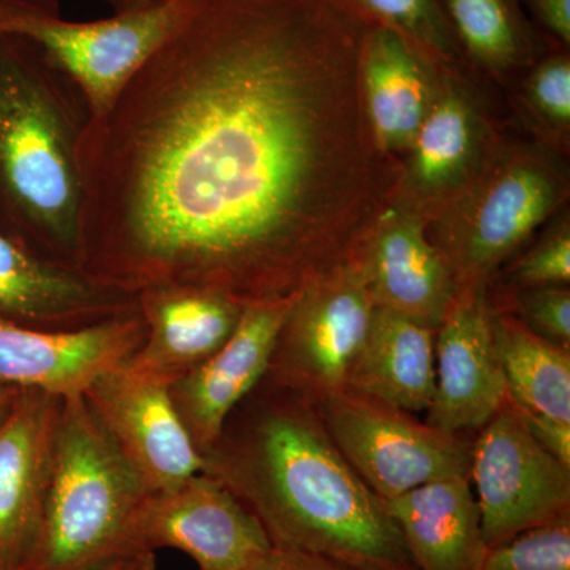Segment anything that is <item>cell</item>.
I'll return each instance as SVG.
<instances>
[{
    "label": "cell",
    "instance_id": "cell-20",
    "mask_svg": "<svg viewBox=\"0 0 570 570\" xmlns=\"http://www.w3.org/2000/svg\"><path fill=\"white\" fill-rule=\"evenodd\" d=\"M436 66L395 29L371 22L360 77L371 134L387 156L411 148L436 99Z\"/></svg>",
    "mask_w": 570,
    "mask_h": 570
},
{
    "label": "cell",
    "instance_id": "cell-23",
    "mask_svg": "<svg viewBox=\"0 0 570 570\" xmlns=\"http://www.w3.org/2000/svg\"><path fill=\"white\" fill-rule=\"evenodd\" d=\"M493 306L494 346L513 406L531 417L570 425V348L535 335Z\"/></svg>",
    "mask_w": 570,
    "mask_h": 570
},
{
    "label": "cell",
    "instance_id": "cell-1",
    "mask_svg": "<svg viewBox=\"0 0 570 570\" xmlns=\"http://www.w3.org/2000/svg\"><path fill=\"white\" fill-rule=\"evenodd\" d=\"M355 0H197L81 141L86 275L281 302L395 198L363 102Z\"/></svg>",
    "mask_w": 570,
    "mask_h": 570
},
{
    "label": "cell",
    "instance_id": "cell-19",
    "mask_svg": "<svg viewBox=\"0 0 570 570\" xmlns=\"http://www.w3.org/2000/svg\"><path fill=\"white\" fill-rule=\"evenodd\" d=\"M420 126L401 178L396 204L412 212L442 209L474 181L485 159L487 129L471 97L444 77ZM423 217V216H422Z\"/></svg>",
    "mask_w": 570,
    "mask_h": 570
},
{
    "label": "cell",
    "instance_id": "cell-9",
    "mask_svg": "<svg viewBox=\"0 0 570 570\" xmlns=\"http://www.w3.org/2000/svg\"><path fill=\"white\" fill-rule=\"evenodd\" d=\"M469 480L487 547L570 519V468L539 444L510 400L472 442Z\"/></svg>",
    "mask_w": 570,
    "mask_h": 570
},
{
    "label": "cell",
    "instance_id": "cell-22",
    "mask_svg": "<svg viewBox=\"0 0 570 570\" xmlns=\"http://www.w3.org/2000/svg\"><path fill=\"white\" fill-rule=\"evenodd\" d=\"M434 340L431 326L376 306L346 389L414 415L426 412L434 396Z\"/></svg>",
    "mask_w": 570,
    "mask_h": 570
},
{
    "label": "cell",
    "instance_id": "cell-27",
    "mask_svg": "<svg viewBox=\"0 0 570 570\" xmlns=\"http://www.w3.org/2000/svg\"><path fill=\"white\" fill-rule=\"evenodd\" d=\"M515 317L551 343L570 348V292L568 285L520 287Z\"/></svg>",
    "mask_w": 570,
    "mask_h": 570
},
{
    "label": "cell",
    "instance_id": "cell-31",
    "mask_svg": "<svg viewBox=\"0 0 570 570\" xmlns=\"http://www.w3.org/2000/svg\"><path fill=\"white\" fill-rule=\"evenodd\" d=\"M549 36L562 47L570 43V0H524Z\"/></svg>",
    "mask_w": 570,
    "mask_h": 570
},
{
    "label": "cell",
    "instance_id": "cell-25",
    "mask_svg": "<svg viewBox=\"0 0 570 570\" xmlns=\"http://www.w3.org/2000/svg\"><path fill=\"white\" fill-rule=\"evenodd\" d=\"M371 20L395 29L439 66H449L460 47L439 0H355Z\"/></svg>",
    "mask_w": 570,
    "mask_h": 570
},
{
    "label": "cell",
    "instance_id": "cell-2",
    "mask_svg": "<svg viewBox=\"0 0 570 570\" xmlns=\"http://www.w3.org/2000/svg\"><path fill=\"white\" fill-rule=\"evenodd\" d=\"M276 549L358 570L415 569L385 502L356 474L317 403L268 376L225 419L204 455Z\"/></svg>",
    "mask_w": 570,
    "mask_h": 570
},
{
    "label": "cell",
    "instance_id": "cell-33",
    "mask_svg": "<svg viewBox=\"0 0 570 570\" xmlns=\"http://www.w3.org/2000/svg\"><path fill=\"white\" fill-rule=\"evenodd\" d=\"M102 2L111 7L115 13H130V11L148 9L163 0H102Z\"/></svg>",
    "mask_w": 570,
    "mask_h": 570
},
{
    "label": "cell",
    "instance_id": "cell-17",
    "mask_svg": "<svg viewBox=\"0 0 570 570\" xmlns=\"http://www.w3.org/2000/svg\"><path fill=\"white\" fill-rule=\"evenodd\" d=\"M62 397L20 390L0 423V570H20L50 479Z\"/></svg>",
    "mask_w": 570,
    "mask_h": 570
},
{
    "label": "cell",
    "instance_id": "cell-24",
    "mask_svg": "<svg viewBox=\"0 0 570 570\" xmlns=\"http://www.w3.org/2000/svg\"><path fill=\"white\" fill-rule=\"evenodd\" d=\"M453 37L472 61L487 70L510 71L531 61L540 50L538 33L520 0H439Z\"/></svg>",
    "mask_w": 570,
    "mask_h": 570
},
{
    "label": "cell",
    "instance_id": "cell-14",
    "mask_svg": "<svg viewBox=\"0 0 570 570\" xmlns=\"http://www.w3.org/2000/svg\"><path fill=\"white\" fill-rule=\"evenodd\" d=\"M295 296L245 306L227 343L168 385L171 403L202 456L219 436L228 414L265 377Z\"/></svg>",
    "mask_w": 570,
    "mask_h": 570
},
{
    "label": "cell",
    "instance_id": "cell-32",
    "mask_svg": "<svg viewBox=\"0 0 570 570\" xmlns=\"http://www.w3.org/2000/svg\"><path fill=\"white\" fill-rule=\"evenodd\" d=\"M154 551H127L89 570H156Z\"/></svg>",
    "mask_w": 570,
    "mask_h": 570
},
{
    "label": "cell",
    "instance_id": "cell-28",
    "mask_svg": "<svg viewBox=\"0 0 570 570\" xmlns=\"http://www.w3.org/2000/svg\"><path fill=\"white\" fill-rule=\"evenodd\" d=\"M528 100L543 121L568 129L570 124V59L557 52L535 63L527 81Z\"/></svg>",
    "mask_w": 570,
    "mask_h": 570
},
{
    "label": "cell",
    "instance_id": "cell-16",
    "mask_svg": "<svg viewBox=\"0 0 570 570\" xmlns=\"http://www.w3.org/2000/svg\"><path fill=\"white\" fill-rule=\"evenodd\" d=\"M376 306L438 330L459 285L426 235L425 217L392 202L358 246Z\"/></svg>",
    "mask_w": 570,
    "mask_h": 570
},
{
    "label": "cell",
    "instance_id": "cell-15",
    "mask_svg": "<svg viewBox=\"0 0 570 570\" xmlns=\"http://www.w3.org/2000/svg\"><path fill=\"white\" fill-rule=\"evenodd\" d=\"M134 313H140L138 295L48 261L0 227V318L33 328L73 330Z\"/></svg>",
    "mask_w": 570,
    "mask_h": 570
},
{
    "label": "cell",
    "instance_id": "cell-21",
    "mask_svg": "<svg viewBox=\"0 0 570 570\" xmlns=\"http://www.w3.org/2000/svg\"><path fill=\"white\" fill-rule=\"evenodd\" d=\"M384 502L415 570H479L487 543L469 478L434 480Z\"/></svg>",
    "mask_w": 570,
    "mask_h": 570
},
{
    "label": "cell",
    "instance_id": "cell-4",
    "mask_svg": "<svg viewBox=\"0 0 570 570\" xmlns=\"http://www.w3.org/2000/svg\"><path fill=\"white\" fill-rule=\"evenodd\" d=\"M148 493L85 396L63 397L39 524L20 570H89L127 553V527Z\"/></svg>",
    "mask_w": 570,
    "mask_h": 570
},
{
    "label": "cell",
    "instance_id": "cell-12",
    "mask_svg": "<svg viewBox=\"0 0 570 570\" xmlns=\"http://www.w3.org/2000/svg\"><path fill=\"white\" fill-rule=\"evenodd\" d=\"M82 396L149 493L175 489L204 472V456L164 382L121 366L96 379Z\"/></svg>",
    "mask_w": 570,
    "mask_h": 570
},
{
    "label": "cell",
    "instance_id": "cell-5",
    "mask_svg": "<svg viewBox=\"0 0 570 570\" xmlns=\"http://www.w3.org/2000/svg\"><path fill=\"white\" fill-rule=\"evenodd\" d=\"M566 190L564 176L539 154L510 151L483 165L439 213L430 238L456 285H489L499 265L561 205Z\"/></svg>",
    "mask_w": 570,
    "mask_h": 570
},
{
    "label": "cell",
    "instance_id": "cell-11",
    "mask_svg": "<svg viewBox=\"0 0 570 570\" xmlns=\"http://www.w3.org/2000/svg\"><path fill=\"white\" fill-rule=\"evenodd\" d=\"M508 400L489 285H463L436 330L434 396L425 422L448 433L478 431Z\"/></svg>",
    "mask_w": 570,
    "mask_h": 570
},
{
    "label": "cell",
    "instance_id": "cell-26",
    "mask_svg": "<svg viewBox=\"0 0 570 570\" xmlns=\"http://www.w3.org/2000/svg\"><path fill=\"white\" fill-rule=\"evenodd\" d=\"M479 570H570V519L487 547Z\"/></svg>",
    "mask_w": 570,
    "mask_h": 570
},
{
    "label": "cell",
    "instance_id": "cell-34",
    "mask_svg": "<svg viewBox=\"0 0 570 570\" xmlns=\"http://www.w3.org/2000/svg\"><path fill=\"white\" fill-rule=\"evenodd\" d=\"M18 392H20V390L3 387V385H0V423H2L3 419L9 414L11 404H13Z\"/></svg>",
    "mask_w": 570,
    "mask_h": 570
},
{
    "label": "cell",
    "instance_id": "cell-6",
    "mask_svg": "<svg viewBox=\"0 0 570 570\" xmlns=\"http://www.w3.org/2000/svg\"><path fill=\"white\" fill-rule=\"evenodd\" d=\"M197 0H163L94 21L63 18L59 0H0V33L31 41L80 86L92 118L178 28Z\"/></svg>",
    "mask_w": 570,
    "mask_h": 570
},
{
    "label": "cell",
    "instance_id": "cell-13",
    "mask_svg": "<svg viewBox=\"0 0 570 570\" xmlns=\"http://www.w3.org/2000/svg\"><path fill=\"white\" fill-rule=\"evenodd\" d=\"M146 337L140 313L73 330L33 328L0 318V385L80 396L126 365Z\"/></svg>",
    "mask_w": 570,
    "mask_h": 570
},
{
    "label": "cell",
    "instance_id": "cell-8",
    "mask_svg": "<svg viewBox=\"0 0 570 570\" xmlns=\"http://www.w3.org/2000/svg\"><path fill=\"white\" fill-rule=\"evenodd\" d=\"M374 309L376 302L356 247L346 261L296 294L266 376L314 401L346 390Z\"/></svg>",
    "mask_w": 570,
    "mask_h": 570
},
{
    "label": "cell",
    "instance_id": "cell-3",
    "mask_svg": "<svg viewBox=\"0 0 570 570\" xmlns=\"http://www.w3.org/2000/svg\"><path fill=\"white\" fill-rule=\"evenodd\" d=\"M91 119L69 75L31 41L0 33V227L71 268L81 262L80 149Z\"/></svg>",
    "mask_w": 570,
    "mask_h": 570
},
{
    "label": "cell",
    "instance_id": "cell-29",
    "mask_svg": "<svg viewBox=\"0 0 570 570\" xmlns=\"http://www.w3.org/2000/svg\"><path fill=\"white\" fill-rule=\"evenodd\" d=\"M510 281L519 287L569 285L570 230L569 224L558 225L530 253L519 258L510 269Z\"/></svg>",
    "mask_w": 570,
    "mask_h": 570
},
{
    "label": "cell",
    "instance_id": "cell-18",
    "mask_svg": "<svg viewBox=\"0 0 570 570\" xmlns=\"http://www.w3.org/2000/svg\"><path fill=\"white\" fill-rule=\"evenodd\" d=\"M146 337L122 365L170 385L227 343L245 305L209 288L165 284L138 294Z\"/></svg>",
    "mask_w": 570,
    "mask_h": 570
},
{
    "label": "cell",
    "instance_id": "cell-35",
    "mask_svg": "<svg viewBox=\"0 0 570 570\" xmlns=\"http://www.w3.org/2000/svg\"><path fill=\"white\" fill-rule=\"evenodd\" d=\"M389 570H415V569H389Z\"/></svg>",
    "mask_w": 570,
    "mask_h": 570
},
{
    "label": "cell",
    "instance_id": "cell-10",
    "mask_svg": "<svg viewBox=\"0 0 570 570\" xmlns=\"http://www.w3.org/2000/svg\"><path fill=\"white\" fill-rule=\"evenodd\" d=\"M126 546L183 551L200 570H245L275 549L261 521L206 472L146 494L127 527Z\"/></svg>",
    "mask_w": 570,
    "mask_h": 570
},
{
    "label": "cell",
    "instance_id": "cell-30",
    "mask_svg": "<svg viewBox=\"0 0 570 570\" xmlns=\"http://www.w3.org/2000/svg\"><path fill=\"white\" fill-rule=\"evenodd\" d=\"M245 570H358L343 562L326 560L314 554L299 553V551L273 549Z\"/></svg>",
    "mask_w": 570,
    "mask_h": 570
},
{
    "label": "cell",
    "instance_id": "cell-7",
    "mask_svg": "<svg viewBox=\"0 0 570 570\" xmlns=\"http://www.w3.org/2000/svg\"><path fill=\"white\" fill-rule=\"evenodd\" d=\"M316 403L337 450L382 501L434 480L469 478L472 444L464 433L438 430L347 389Z\"/></svg>",
    "mask_w": 570,
    "mask_h": 570
}]
</instances>
